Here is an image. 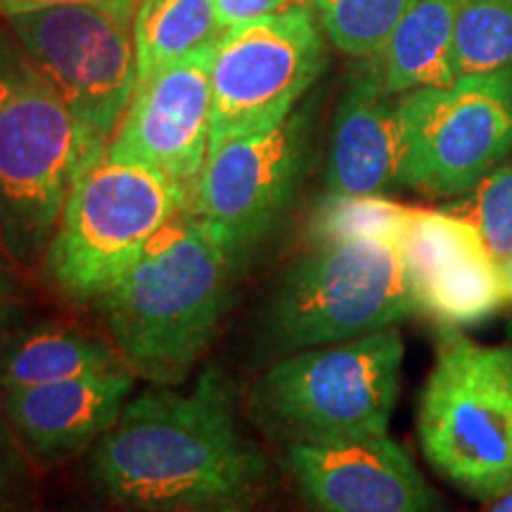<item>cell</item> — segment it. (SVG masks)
<instances>
[{"label": "cell", "mask_w": 512, "mask_h": 512, "mask_svg": "<svg viewBox=\"0 0 512 512\" xmlns=\"http://www.w3.org/2000/svg\"><path fill=\"white\" fill-rule=\"evenodd\" d=\"M83 479L126 512H200L259 505L268 460L242 432L233 382L209 368L190 392L152 382L131 396L86 453Z\"/></svg>", "instance_id": "6da1fadb"}, {"label": "cell", "mask_w": 512, "mask_h": 512, "mask_svg": "<svg viewBox=\"0 0 512 512\" xmlns=\"http://www.w3.org/2000/svg\"><path fill=\"white\" fill-rule=\"evenodd\" d=\"M190 195L145 164L100 150L86 157L64 197L43 254L46 285L64 302L95 304L138 264Z\"/></svg>", "instance_id": "5b68a950"}, {"label": "cell", "mask_w": 512, "mask_h": 512, "mask_svg": "<svg viewBox=\"0 0 512 512\" xmlns=\"http://www.w3.org/2000/svg\"><path fill=\"white\" fill-rule=\"evenodd\" d=\"M86 157L79 121L0 22V245L22 271L41 266Z\"/></svg>", "instance_id": "277c9868"}, {"label": "cell", "mask_w": 512, "mask_h": 512, "mask_svg": "<svg viewBox=\"0 0 512 512\" xmlns=\"http://www.w3.org/2000/svg\"><path fill=\"white\" fill-rule=\"evenodd\" d=\"M422 456L467 498L512 489V344L441 332L418 403Z\"/></svg>", "instance_id": "52a82bcc"}, {"label": "cell", "mask_w": 512, "mask_h": 512, "mask_svg": "<svg viewBox=\"0 0 512 512\" xmlns=\"http://www.w3.org/2000/svg\"><path fill=\"white\" fill-rule=\"evenodd\" d=\"M420 313L401 249L382 240L316 242L283 268L256 313L271 356L347 342Z\"/></svg>", "instance_id": "8992f818"}, {"label": "cell", "mask_w": 512, "mask_h": 512, "mask_svg": "<svg viewBox=\"0 0 512 512\" xmlns=\"http://www.w3.org/2000/svg\"><path fill=\"white\" fill-rule=\"evenodd\" d=\"M309 110H294L268 131L209 150L192 192L200 216L228 254L245 268L292 207L309 162Z\"/></svg>", "instance_id": "8fae6325"}, {"label": "cell", "mask_w": 512, "mask_h": 512, "mask_svg": "<svg viewBox=\"0 0 512 512\" xmlns=\"http://www.w3.org/2000/svg\"><path fill=\"white\" fill-rule=\"evenodd\" d=\"M0 512H41L38 465L0 413Z\"/></svg>", "instance_id": "cb8c5ba5"}, {"label": "cell", "mask_w": 512, "mask_h": 512, "mask_svg": "<svg viewBox=\"0 0 512 512\" xmlns=\"http://www.w3.org/2000/svg\"><path fill=\"white\" fill-rule=\"evenodd\" d=\"M413 0H311L320 27L351 57H373L384 48Z\"/></svg>", "instance_id": "7402d4cb"}, {"label": "cell", "mask_w": 512, "mask_h": 512, "mask_svg": "<svg viewBox=\"0 0 512 512\" xmlns=\"http://www.w3.org/2000/svg\"><path fill=\"white\" fill-rule=\"evenodd\" d=\"M69 512H102V510H69Z\"/></svg>", "instance_id": "4dcf8cb0"}, {"label": "cell", "mask_w": 512, "mask_h": 512, "mask_svg": "<svg viewBox=\"0 0 512 512\" xmlns=\"http://www.w3.org/2000/svg\"><path fill=\"white\" fill-rule=\"evenodd\" d=\"M484 512H512V489L486 503Z\"/></svg>", "instance_id": "83f0119b"}, {"label": "cell", "mask_w": 512, "mask_h": 512, "mask_svg": "<svg viewBox=\"0 0 512 512\" xmlns=\"http://www.w3.org/2000/svg\"><path fill=\"white\" fill-rule=\"evenodd\" d=\"M124 368L110 339L57 320H27L0 344V392Z\"/></svg>", "instance_id": "e0dca14e"}, {"label": "cell", "mask_w": 512, "mask_h": 512, "mask_svg": "<svg viewBox=\"0 0 512 512\" xmlns=\"http://www.w3.org/2000/svg\"><path fill=\"white\" fill-rule=\"evenodd\" d=\"M27 313L29 297L22 280V268L0 245V344L12 330L27 323Z\"/></svg>", "instance_id": "d4e9b609"}, {"label": "cell", "mask_w": 512, "mask_h": 512, "mask_svg": "<svg viewBox=\"0 0 512 512\" xmlns=\"http://www.w3.org/2000/svg\"><path fill=\"white\" fill-rule=\"evenodd\" d=\"M444 209L477 228L498 264L508 259L512 254V155Z\"/></svg>", "instance_id": "603a6c76"}, {"label": "cell", "mask_w": 512, "mask_h": 512, "mask_svg": "<svg viewBox=\"0 0 512 512\" xmlns=\"http://www.w3.org/2000/svg\"><path fill=\"white\" fill-rule=\"evenodd\" d=\"M240 271L200 216L185 209L93 306L133 373L176 384L214 342Z\"/></svg>", "instance_id": "7a4b0ae2"}, {"label": "cell", "mask_w": 512, "mask_h": 512, "mask_svg": "<svg viewBox=\"0 0 512 512\" xmlns=\"http://www.w3.org/2000/svg\"><path fill=\"white\" fill-rule=\"evenodd\" d=\"M399 249L420 313L441 328L484 323L510 302L498 259L477 228L453 211L411 207Z\"/></svg>", "instance_id": "4fadbf2b"}, {"label": "cell", "mask_w": 512, "mask_h": 512, "mask_svg": "<svg viewBox=\"0 0 512 512\" xmlns=\"http://www.w3.org/2000/svg\"><path fill=\"white\" fill-rule=\"evenodd\" d=\"M401 185L458 200L512 155V67L458 76L396 100Z\"/></svg>", "instance_id": "ba28073f"}, {"label": "cell", "mask_w": 512, "mask_h": 512, "mask_svg": "<svg viewBox=\"0 0 512 512\" xmlns=\"http://www.w3.org/2000/svg\"><path fill=\"white\" fill-rule=\"evenodd\" d=\"M311 5L223 31L211 67L209 150L283 124L325 64Z\"/></svg>", "instance_id": "30bf717a"}, {"label": "cell", "mask_w": 512, "mask_h": 512, "mask_svg": "<svg viewBox=\"0 0 512 512\" xmlns=\"http://www.w3.org/2000/svg\"><path fill=\"white\" fill-rule=\"evenodd\" d=\"M311 5L309 0H216V10L223 29H233L238 24L254 22V19L278 15V12Z\"/></svg>", "instance_id": "484cf974"}, {"label": "cell", "mask_w": 512, "mask_h": 512, "mask_svg": "<svg viewBox=\"0 0 512 512\" xmlns=\"http://www.w3.org/2000/svg\"><path fill=\"white\" fill-rule=\"evenodd\" d=\"M396 100L373 57H363L339 100L332 126L325 195H384L401 185V128Z\"/></svg>", "instance_id": "2e32d148"}, {"label": "cell", "mask_w": 512, "mask_h": 512, "mask_svg": "<svg viewBox=\"0 0 512 512\" xmlns=\"http://www.w3.org/2000/svg\"><path fill=\"white\" fill-rule=\"evenodd\" d=\"M401 330L280 356L247 392V413L273 439L332 444L389 434L403 370Z\"/></svg>", "instance_id": "3957f363"}, {"label": "cell", "mask_w": 512, "mask_h": 512, "mask_svg": "<svg viewBox=\"0 0 512 512\" xmlns=\"http://www.w3.org/2000/svg\"><path fill=\"white\" fill-rule=\"evenodd\" d=\"M223 31L216 0H138L133 15L138 83L183 57L216 46Z\"/></svg>", "instance_id": "d6986e66"}, {"label": "cell", "mask_w": 512, "mask_h": 512, "mask_svg": "<svg viewBox=\"0 0 512 512\" xmlns=\"http://www.w3.org/2000/svg\"><path fill=\"white\" fill-rule=\"evenodd\" d=\"M309 3H311V0H309Z\"/></svg>", "instance_id": "1f68e13d"}, {"label": "cell", "mask_w": 512, "mask_h": 512, "mask_svg": "<svg viewBox=\"0 0 512 512\" xmlns=\"http://www.w3.org/2000/svg\"><path fill=\"white\" fill-rule=\"evenodd\" d=\"M411 207L384 195H325L313 209L309 235L313 242L382 240L399 247Z\"/></svg>", "instance_id": "44dd1931"}, {"label": "cell", "mask_w": 512, "mask_h": 512, "mask_svg": "<svg viewBox=\"0 0 512 512\" xmlns=\"http://www.w3.org/2000/svg\"><path fill=\"white\" fill-rule=\"evenodd\" d=\"M72 5H102V8H117L136 15L138 0H0V19L46 8H72Z\"/></svg>", "instance_id": "4316f807"}, {"label": "cell", "mask_w": 512, "mask_h": 512, "mask_svg": "<svg viewBox=\"0 0 512 512\" xmlns=\"http://www.w3.org/2000/svg\"><path fill=\"white\" fill-rule=\"evenodd\" d=\"M512 67V0H460L453 72L489 74Z\"/></svg>", "instance_id": "ffe728a7"}, {"label": "cell", "mask_w": 512, "mask_h": 512, "mask_svg": "<svg viewBox=\"0 0 512 512\" xmlns=\"http://www.w3.org/2000/svg\"><path fill=\"white\" fill-rule=\"evenodd\" d=\"M0 22L79 121L91 155L105 150L138 86L131 12L72 5Z\"/></svg>", "instance_id": "9c48e42d"}, {"label": "cell", "mask_w": 512, "mask_h": 512, "mask_svg": "<svg viewBox=\"0 0 512 512\" xmlns=\"http://www.w3.org/2000/svg\"><path fill=\"white\" fill-rule=\"evenodd\" d=\"M460 0H413L399 27L373 55L384 88L403 95L425 86H448L453 72V34Z\"/></svg>", "instance_id": "ac0fdd59"}, {"label": "cell", "mask_w": 512, "mask_h": 512, "mask_svg": "<svg viewBox=\"0 0 512 512\" xmlns=\"http://www.w3.org/2000/svg\"><path fill=\"white\" fill-rule=\"evenodd\" d=\"M131 368L0 392V413L38 467H55L91 451L136 389Z\"/></svg>", "instance_id": "9a60e30c"}, {"label": "cell", "mask_w": 512, "mask_h": 512, "mask_svg": "<svg viewBox=\"0 0 512 512\" xmlns=\"http://www.w3.org/2000/svg\"><path fill=\"white\" fill-rule=\"evenodd\" d=\"M214 53L204 48L140 81L107 143L112 157L150 166L190 200L209 155Z\"/></svg>", "instance_id": "7c38bea8"}, {"label": "cell", "mask_w": 512, "mask_h": 512, "mask_svg": "<svg viewBox=\"0 0 512 512\" xmlns=\"http://www.w3.org/2000/svg\"><path fill=\"white\" fill-rule=\"evenodd\" d=\"M501 271H503V278H505V287H508V294H510V302H512V254L508 259L501 261Z\"/></svg>", "instance_id": "f546056e"}, {"label": "cell", "mask_w": 512, "mask_h": 512, "mask_svg": "<svg viewBox=\"0 0 512 512\" xmlns=\"http://www.w3.org/2000/svg\"><path fill=\"white\" fill-rule=\"evenodd\" d=\"M285 467L309 512H441L411 453L389 434L290 444Z\"/></svg>", "instance_id": "5bb4252c"}, {"label": "cell", "mask_w": 512, "mask_h": 512, "mask_svg": "<svg viewBox=\"0 0 512 512\" xmlns=\"http://www.w3.org/2000/svg\"><path fill=\"white\" fill-rule=\"evenodd\" d=\"M200 512H264L259 510V505H219V508H209Z\"/></svg>", "instance_id": "f1b7e54d"}]
</instances>
